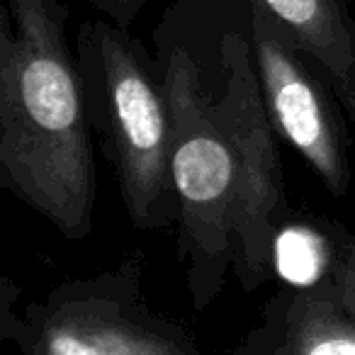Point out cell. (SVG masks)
I'll return each mask as SVG.
<instances>
[{"instance_id":"obj_1","label":"cell","mask_w":355,"mask_h":355,"mask_svg":"<svg viewBox=\"0 0 355 355\" xmlns=\"http://www.w3.org/2000/svg\"><path fill=\"white\" fill-rule=\"evenodd\" d=\"M64 0L0 6V188L61 236L93 232L95 175L78 61Z\"/></svg>"},{"instance_id":"obj_2","label":"cell","mask_w":355,"mask_h":355,"mask_svg":"<svg viewBox=\"0 0 355 355\" xmlns=\"http://www.w3.org/2000/svg\"><path fill=\"white\" fill-rule=\"evenodd\" d=\"M158 42V73L171 112V171L178 200V256L190 302L205 311L234 268L236 163L219 114V85L207 83L200 54L168 10Z\"/></svg>"},{"instance_id":"obj_3","label":"cell","mask_w":355,"mask_h":355,"mask_svg":"<svg viewBox=\"0 0 355 355\" xmlns=\"http://www.w3.org/2000/svg\"><path fill=\"white\" fill-rule=\"evenodd\" d=\"M78 71L88 119L117 175L129 222L144 232L178 222L171 171V112L158 64L110 20L78 27Z\"/></svg>"},{"instance_id":"obj_4","label":"cell","mask_w":355,"mask_h":355,"mask_svg":"<svg viewBox=\"0 0 355 355\" xmlns=\"http://www.w3.org/2000/svg\"><path fill=\"white\" fill-rule=\"evenodd\" d=\"M3 340H15L22 355H175L198 348L193 331L146 304L139 251L30 302Z\"/></svg>"},{"instance_id":"obj_5","label":"cell","mask_w":355,"mask_h":355,"mask_svg":"<svg viewBox=\"0 0 355 355\" xmlns=\"http://www.w3.org/2000/svg\"><path fill=\"white\" fill-rule=\"evenodd\" d=\"M217 105L236 163L234 275L243 292H256L275 275L277 243L290 209L282 183L280 137L261 93L246 10L241 25L219 37Z\"/></svg>"},{"instance_id":"obj_6","label":"cell","mask_w":355,"mask_h":355,"mask_svg":"<svg viewBox=\"0 0 355 355\" xmlns=\"http://www.w3.org/2000/svg\"><path fill=\"white\" fill-rule=\"evenodd\" d=\"M246 10L261 93L277 137L287 141L314 171L334 198L350 190V166L343 134L319 80L304 56L258 12Z\"/></svg>"},{"instance_id":"obj_7","label":"cell","mask_w":355,"mask_h":355,"mask_svg":"<svg viewBox=\"0 0 355 355\" xmlns=\"http://www.w3.org/2000/svg\"><path fill=\"white\" fill-rule=\"evenodd\" d=\"M272 22L331 80L336 100L355 114V20L345 0H236Z\"/></svg>"},{"instance_id":"obj_8","label":"cell","mask_w":355,"mask_h":355,"mask_svg":"<svg viewBox=\"0 0 355 355\" xmlns=\"http://www.w3.org/2000/svg\"><path fill=\"white\" fill-rule=\"evenodd\" d=\"M90 8L100 12L105 20L114 22L122 30H129L134 25V20L139 17V12L151 3V0H88Z\"/></svg>"},{"instance_id":"obj_9","label":"cell","mask_w":355,"mask_h":355,"mask_svg":"<svg viewBox=\"0 0 355 355\" xmlns=\"http://www.w3.org/2000/svg\"><path fill=\"white\" fill-rule=\"evenodd\" d=\"M175 355H202V353H200V350L195 348V350H185V353H175Z\"/></svg>"},{"instance_id":"obj_10","label":"cell","mask_w":355,"mask_h":355,"mask_svg":"<svg viewBox=\"0 0 355 355\" xmlns=\"http://www.w3.org/2000/svg\"><path fill=\"white\" fill-rule=\"evenodd\" d=\"M353 127H355V114H353Z\"/></svg>"}]
</instances>
